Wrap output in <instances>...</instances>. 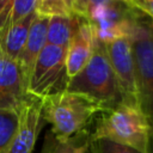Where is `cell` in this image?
Segmentation results:
<instances>
[{
  "label": "cell",
  "instance_id": "obj_1",
  "mask_svg": "<svg viewBox=\"0 0 153 153\" xmlns=\"http://www.w3.org/2000/svg\"><path fill=\"white\" fill-rule=\"evenodd\" d=\"M108 139L141 153H153V133L139 104L121 102L100 112L91 139Z\"/></svg>",
  "mask_w": 153,
  "mask_h": 153
},
{
  "label": "cell",
  "instance_id": "obj_2",
  "mask_svg": "<svg viewBox=\"0 0 153 153\" xmlns=\"http://www.w3.org/2000/svg\"><path fill=\"white\" fill-rule=\"evenodd\" d=\"M66 90L91 99L102 108L103 112L123 102L105 44L94 38L93 51L88 62L78 74L69 78Z\"/></svg>",
  "mask_w": 153,
  "mask_h": 153
},
{
  "label": "cell",
  "instance_id": "obj_3",
  "mask_svg": "<svg viewBox=\"0 0 153 153\" xmlns=\"http://www.w3.org/2000/svg\"><path fill=\"white\" fill-rule=\"evenodd\" d=\"M71 5L73 14L86 20L103 44L131 33L135 8L128 0H71Z\"/></svg>",
  "mask_w": 153,
  "mask_h": 153
},
{
  "label": "cell",
  "instance_id": "obj_4",
  "mask_svg": "<svg viewBox=\"0 0 153 153\" xmlns=\"http://www.w3.org/2000/svg\"><path fill=\"white\" fill-rule=\"evenodd\" d=\"M42 99V116L59 139H68L82 131L92 118L103 112L91 99L67 90Z\"/></svg>",
  "mask_w": 153,
  "mask_h": 153
},
{
  "label": "cell",
  "instance_id": "obj_5",
  "mask_svg": "<svg viewBox=\"0 0 153 153\" xmlns=\"http://www.w3.org/2000/svg\"><path fill=\"white\" fill-rule=\"evenodd\" d=\"M129 37L135 65L137 103L153 133V22L136 8Z\"/></svg>",
  "mask_w": 153,
  "mask_h": 153
},
{
  "label": "cell",
  "instance_id": "obj_6",
  "mask_svg": "<svg viewBox=\"0 0 153 153\" xmlns=\"http://www.w3.org/2000/svg\"><path fill=\"white\" fill-rule=\"evenodd\" d=\"M67 48L45 44L37 57L27 84V93L38 98L60 93L67 88Z\"/></svg>",
  "mask_w": 153,
  "mask_h": 153
},
{
  "label": "cell",
  "instance_id": "obj_7",
  "mask_svg": "<svg viewBox=\"0 0 153 153\" xmlns=\"http://www.w3.org/2000/svg\"><path fill=\"white\" fill-rule=\"evenodd\" d=\"M105 49L118 82L123 102L139 104L130 37H121L111 41L105 44Z\"/></svg>",
  "mask_w": 153,
  "mask_h": 153
},
{
  "label": "cell",
  "instance_id": "obj_8",
  "mask_svg": "<svg viewBox=\"0 0 153 153\" xmlns=\"http://www.w3.org/2000/svg\"><path fill=\"white\" fill-rule=\"evenodd\" d=\"M44 123L42 99L29 94L19 110L18 130L8 153H32Z\"/></svg>",
  "mask_w": 153,
  "mask_h": 153
},
{
  "label": "cell",
  "instance_id": "obj_9",
  "mask_svg": "<svg viewBox=\"0 0 153 153\" xmlns=\"http://www.w3.org/2000/svg\"><path fill=\"white\" fill-rule=\"evenodd\" d=\"M27 96V84L18 62L0 48V109L19 112Z\"/></svg>",
  "mask_w": 153,
  "mask_h": 153
},
{
  "label": "cell",
  "instance_id": "obj_10",
  "mask_svg": "<svg viewBox=\"0 0 153 153\" xmlns=\"http://www.w3.org/2000/svg\"><path fill=\"white\" fill-rule=\"evenodd\" d=\"M94 45V35L91 25L78 18V24L67 48L66 67L69 78L78 74L88 62Z\"/></svg>",
  "mask_w": 153,
  "mask_h": 153
},
{
  "label": "cell",
  "instance_id": "obj_11",
  "mask_svg": "<svg viewBox=\"0 0 153 153\" xmlns=\"http://www.w3.org/2000/svg\"><path fill=\"white\" fill-rule=\"evenodd\" d=\"M49 19L50 18L39 16L35 12V18L31 23L25 45L17 60L23 72V75L26 80V84H29L38 55L47 44V29Z\"/></svg>",
  "mask_w": 153,
  "mask_h": 153
},
{
  "label": "cell",
  "instance_id": "obj_12",
  "mask_svg": "<svg viewBox=\"0 0 153 153\" xmlns=\"http://www.w3.org/2000/svg\"><path fill=\"white\" fill-rule=\"evenodd\" d=\"M35 18V12L22 18L14 25L8 27L4 33L0 35V48L1 50L12 60H18L31 26V23Z\"/></svg>",
  "mask_w": 153,
  "mask_h": 153
},
{
  "label": "cell",
  "instance_id": "obj_13",
  "mask_svg": "<svg viewBox=\"0 0 153 153\" xmlns=\"http://www.w3.org/2000/svg\"><path fill=\"white\" fill-rule=\"evenodd\" d=\"M90 141L91 134L86 129L68 139H59L49 130L45 134L41 153H86Z\"/></svg>",
  "mask_w": 153,
  "mask_h": 153
},
{
  "label": "cell",
  "instance_id": "obj_14",
  "mask_svg": "<svg viewBox=\"0 0 153 153\" xmlns=\"http://www.w3.org/2000/svg\"><path fill=\"white\" fill-rule=\"evenodd\" d=\"M78 24V17H51L47 29V44L68 48L74 30Z\"/></svg>",
  "mask_w": 153,
  "mask_h": 153
},
{
  "label": "cell",
  "instance_id": "obj_15",
  "mask_svg": "<svg viewBox=\"0 0 153 153\" xmlns=\"http://www.w3.org/2000/svg\"><path fill=\"white\" fill-rule=\"evenodd\" d=\"M19 112L0 109V153H8L18 130Z\"/></svg>",
  "mask_w": 153,
  "mask_h": 153
},
{
  "label": "cell",
  "instance_id": "obj_16",
  "mask_svg": "<svg viewBox=\"0 0 153 153\" xmlns=\"http://www.w3.org/2000/svg\"><path fill=\"white\" fill-rule=\"evenodd\" d=\"M35 12L48 18L74 16L71 0H37Z\"/></svg>",
  "mask_w": 153,
  "mask_h": 153
},
{
  "label": "cell",
  "instance_id": "obj_17",
  "mask_svg": "<svg viewBox=\"0 0 153 153\" xmlns=\"http://www.w3.org/2000/svg\"><path fill=\"white\" fill-rule=\"evenodd\" d=\"M36 5H37V0H17V1H13L11 10H10L7 24H6L5 29L0 32V35L4 33L8 27L14 25L17 22H19L22 18L35 12Z\"/></svg>",
  "mask_w": 153,
  "mask_h": 153
},
{
  "label": "cell",
  "instance_id": "obj_18",
  "mask_svg": "<svg viewBox=\"0 0 153 153\" xmlns=\"http://www.w3.org/2000/svg\"><path fill=\"white\" fill-rule=\"evenodd\" d=\"M88 149L91 151V153H141L131 147L102 137L91 139Z\"/></svg>",
  "mask_w": 153,
  "mask_h": 153
},
{
  "label": "cell",
  "instance_id": "obj_19",
  "mask_svg": "<svg viewBox=\"0 0 153 153\" xmlns=\"http://www.w3.org/2000/svg\"><path fill=\"white\" fill-rule=\"evenodd\" d=\"M128 2L153 22V0H128Z\"/></svg>",
  "mask_w": 153,
  "mask_h": 153
},
{
  "label": "cell",
  "instance_id": "obj_20",
  "mask_svg": "<svg viewBox=\"0 0 153 153\" xmlns=\"http://www.w3.org/2000/svg\"><path fill=\"white\" fill-rule=\"evenodd\" d=\"M1 5H2V0H0V7H1Z\"/></svg>",
  "mask_w": 153,
  "mask_h": 153
}]
</instances>
